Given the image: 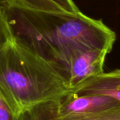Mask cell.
I'll return each mask as SVG.
<instances>
[{
	"label": "cell",
	"instance_id": "1",
	"mask_svg": "<svg viewBox=\"0 0 120 120\" xmlns=\"http://www.w3.org/2000/svg\"><path fill=\"white\" fill-rule=\"evenodd\" d=\"M7 10L15 38L46 61L69 89L93 72L95 49L110 53L115 41V33L101 20L82 12H42L8 6Z\"/></svg>",
	"mask_w": 120,
	"mask_h": 120
},
{
	"label": "cell",
	"instance_id": "2",
	"mask_svg": "<svg viewBox=\"0 0 120 120\" xmlns=\"http://www.w3.org/2000/svg\"><path fill=\"white\" fill-rule=\"evenodd\" d=\"M0 89L21 112L71 91L46 61L15 38L0 51Z\"/></svg>",
	"mask_w": 120,
	"mask_h": 120
},
{
	"label": "cell",
	"instance_id": "3",
	"mask_svg": "<svg viewBox=\"0 0 120 120\" xmlns=\"http://www.w3.org/2000/svg\"><path fill=\"white\" fill-rule=\"evenodd\" d=\"M53 101L58 112L66 115H96L120 108V101L111 97L100 95L78 96L70 91Z\"/></svg>",
	"mask_w": 120,
	"mask_h": 120
},
{
	"label": "cell",
	"instance_id": "4",
	"mask_svg": "<svg viewBox=\"0 0 120 120\" xmlns=\"http://www.w3.org/2000/svg\"><path fill=\"white\" fill-rule=\"evenodd\" d=\"M20 120H120V108L96 115H66L58 112L51 99L25 109Z\"/></svg>",
	"mask_w": 120,
	"mask_h": 120
},
{
	"label": "cell",
	"instance_id": "5",
	"mask_svg": "<svg viewBox=\"0 0 120 120\" xmlns=\"http://www.w3.org/2000/svg\"><path fill=\"white\" fill-rule=\"evenodd\" d=\"M74 94L100 95L115 98L120 102V70L91 77L70 91Z\"/></svg>",
	"mask_w": 120,
	"mask_h": 120
},
{
	"label": "cell",
	"instance_id": "6",
	"mask_svg": "<svg viewBox=\"0 0 120 120\" xmlns=\"http://www.w3.org/2000/svg\"><path fill=\"white\" fill-rule=\"evenodd\" d=\"M4 1L8 6L12 8L42 12H65L52 0H4Z\"/></svg>",
	"mask_w": 120,
	"mask_h": 120
},
{
	"label": "cell",
	"instance_id": "7",
	"mask_svg": "<svg viewBox=\"0 0 120 120\" xmlns=\"http://www.w3.org/2000/svg\"><path fill=\"white\" fill-rule=\"evenodd\" d=\"M15 39L14 34L9 20L7 5L0 0V51L7 47Z\"/></svg>",
	"mask_w": 120,
	"mask_h": 120
},
{
	"label": "cell",
	"instance_id": "8",
	"mask_svg": "<svg viewBox=\"0 0 120 120\" xmlns=\"http://www.w3.org/2000/svg\"><path fill=\"white\" fill-rule=\"evenodd\" d=\"M21 112L0 89V120H20Z\"/></svg>",
	"mask_w": 120,
	"mask_h": 120
},
{
	"label": "cell",
	"instance_id": "9",
	"mask_svg": "<svg viewBox=\"0 0 120 120\" xmlns=\"http://www.w3.org/2000/svg\"><path fill=\"white\" fill-rule=\"evenodd\" d=\"M56 4H58L63 10L69 13H78L81 11L77 8L76 4L72 0H52Z\"/></svg>",
	"mask_w": 120,
	"mask_h": 120
}]
</instances>
